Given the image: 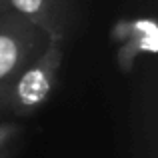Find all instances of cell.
<instances>
[{
    "label": "cell",
    "instance_id": "1",
    "mask_svg": "<svg viewBox=\"0 0 158 158\" xmlns=\"http://www.w3.org/2000/svg\"><path fill=\"white\" fill-rule=\"evenodd\" d=\"M62 60H64V44L48 40L46 48L10 82L0 100V112L28 118L40 108H44L58 84Z\"/></svg>",
    "mask_w": 158,
    "mask_h": 158
},
{
    "label": "cell",
    "instance_id": "2",
    "mask_svg": "<svg viewBox=\"0 0 158 158\" xmlns=\"http://www.w3.org/2000/svg\"><path fill=\"white\" fill-rule=\"evenodd\" d=\"M48 38L14 14L12 10L0 12V100L10 82L46 48Z\"/></svg>",
    "mask_w": 158,
    "mask_h": 158
},
{
    "label": "cell",
    "instance_id": "6",
    "mask_svg": "<svg viewBox=\"0 0 158 158\" xmlns=\"http://www.w3.org/2000/svg\"><path fill=\"white\" fill-rule=\"evenodd\" d=\"M0 158H10V154H4V156H0Z\"/></svg>",
    "mask_w": 158,
    "mask_h": 158
},
{
    "label": "cell",
    "instance_id": "3",
    "mask_svg": "<svg viewBox=\"0 0 158 158\" xmlns=\"http://www.w3.org/2000/svg\"><path fill=\"white\" fill-rule=\"evenodd\" d=\"M8 10L36 26L48 40L64 44L72 28L70 0H6Z\"/></svg>",
    "mask_w": 158,
    "mask_h": 158
},
{
    "label": "cell",
    "instance_id": "5",
    "mask_svg": "<svg viewBox=\"0 0 158 158\" xmlns=\"http://www.w3.org/2000/svg\"><path fill=\"white\" fill-rule=\"evenodd\" d=\"M6 8H8L6 0H0V12H2V10H6Z\"/></svg>",
    "mask_w": 158,
    "mask_h": 158
},
{
    "label": "cell",
    "instance_id": "4",
    "mask_svg": "<svg viewBox=\"0 0 158 158\" xmlns=\"http://www.w3.org/2000/svg\"><path fill=\"white\" fill-rule=\"evenodd\" d=\"M22 126L14 122H0V156L10 154V146L20 138Z\"/></svg>",
    "mask_w": 158,
    "mask_h": 158
}]
</instances>
